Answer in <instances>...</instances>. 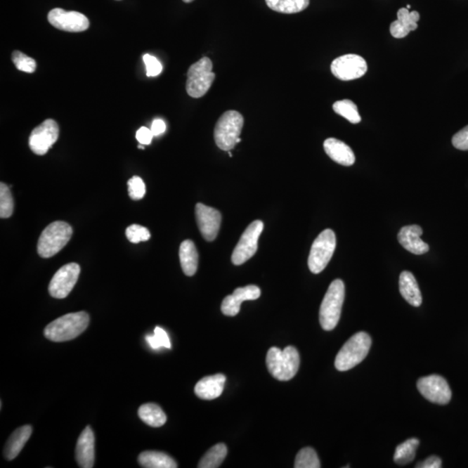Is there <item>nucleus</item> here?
Returning a JSON list of instances; mask_svg holds the SVG:
<instances>
[{
    "instance_id": "obj_1",
    "label": "nucleus",
    "mask_w": 468,
    "mask_h": 468,
    "mask_svg": "<svg viewBox=\"0 0 468 468\" xmlns=\"http://www.w3.org/2000/svg\"><path fill=\"white\" fill-rule=\"evenodd\" d=\"M90 324L87 312L69 313L55 319L44 329V337L56 343L73 340L80 336Z\"/></svg>"
},
{
    "instance_id": "obj_2",
    "label": "nucleus",
    "mask_w": 468,
    "mask_h": 468,
    "mask_svg": "<svg viewBox=\"0 0 468 468\" xmlns=\"http://www.w3.org/2000/svg\"><path fill=\"white\" fill-rule=\"evenodd\" d=\"M299 364V354L295 347L288 346L283 351L272 347L267 352V368L271 375L278 381L291 380L298 373Z\"/></svg>"
},
{
    "instance_id": "obj_3",
    "label": "nucleus",
    "mask_w": 468,
    "mask_h": 468,
    "mask_svg": "<svg viewBox=\"0 0 468 468\" xmlns=\"http://www.w3.org/2000/svg\"><path fill=\"white\" fill-rule=\"evenodd\" d=\"M345 296L344 282L336 280L330 285L319 311L322 328L330 332L336 328L341 317Z\"/></svg>"
},
{
    "instance_id": "obj_4",
    "label": "nucleus",
    "mask_w": 468,
    "mask_h": 468,
    "mask_svg": "<svg viewBox=\"0 0 468 468\" xmlns=\"http://www.w3.org/2000/svg\"><path fill=\"white\" fill-rule=\"evenodd\" d=\"M371 346V338L366 332H358L342 347L335 360L337 370L347 371L358 365L366 358Z\"/></svg>"
},
{
    "instance_id": "obj_5",
    "label": "nucleus",
    "mask_w": 468,
    "mask_h": 468,
    "mask_svg": "<svg viewBox=\"0 0 468 468\" xmlns=\"http://www.w3.org/2000/svg\"><path fill=\"white\" fill-rule=\"evenodd\" d=\"M73 230L68 223L55 221L41 233L38 242V252L40 257L48 259L56 254L68 244Z\"/></svg>"
},
{
    "instance_id": "obj_6",
    "label": "nucleus",
    "mask_w": 468,
    "mask_h": 468,
    "mask_svg": "<svg viewBox=\"0 0 468 468\" xmlns=\"http://www.w3.org/2000/svg\"><path fill=\"white\" fill-rule=\"evenodd\" d=\"M244 125L242 115L235 110L226 111L219 119L214 129L215 143L221 150L230 151L236 146Z\"/></svg>"
},
{
    "instance_id": "obj_7",
    "label": "nucleus",
    "mask_w": 468,
    "mask_h": 468,
    "mask_svg": "<svg viewBox=\"0 0 468 468\" xmlns=\"http://www.w3.org/2000/svg\"><path fill=\"white\" fill-rule=\"evenodd\" d=\"M214 79L213 63L208 58L200 59L188 70L186 84L188 94L193 98H202L209 91Z\"/></svg>"
},
{
    "instance_id": "obj_8",
    "label": "nucleus",
    "mask_w": 468,
    "mask_h": 468,
    "mask_svg": "<svg viewBox=\"0 0 468 468\" xmlns=\"http://www.w3.org/2000/svg\"><path fill=\"white\" fill-rule=\"evenodd\" d=\"M337 246L335 233L326 229L314 240L308 259V266L312 273L318 274L325 269L332 259Z\"/></svg>"
},
{
    "instance_id": "obj_9",
    "label": "nucleus",
    "mask_w": 468,
    "mask_h": 468,
    "mask_svg": "<svg viewBox=\"0 0 468 468\" xmlns=\"http://www.w3.org/2000/svg\"><path fill=\"white\" fill-rule=\"evenodd\" d=\"M263 229L264 223L261 221H255L247 226L233 252L232 262L234 265H242L254 257L258 250V241Z\"/></svg>"
},
{
    "instance_id": "obj_10",
    "label": "nucleus",
    "mask_w": 468,
    "mask_h": 468,
    "mask_svg": "<svg viewBox=\"0 0 468 468\" xmlns=\"http://www.w3.org/2000/svg\"><path fill=\"white\" fill-rule=\"evenodd\" d=\"M58 136L59 128L57 122L52 119H47L32 130L29 138L30 148L36 155H46L57 142Z\"/></svg>"
},
{
    "instance_id": "obj_11",
    "label": "nucleus",
    "mask_w": 468,
    "mask_h": 468,
    "mask_svg": "<svg viewBox=\"0 0 468 468\" xmlns=\"http://www.w3.org/2000/svg\"><path fill=\"white\" fill-rule=\"evenodd\" d=\"M81 273L79 265L70 263L55 273L49 285V292L55 299H65L77 284Z\"/></svg>"
},
{
    "instance_id": "obj_12",
    "label": "nucleus",
    "mask_w": 468,
    "mask_h": 468,
    "mask_svg": "<svg viewBox=\"0 0 468 468\" xmlns=\"http://www.w3.org/2000/svg\"><path fill=\"white\" fill-rule=\"evenodd\" d=\"M417 389L427 400L433 403L448 404L452 398V391L448 382L438 375L420 378Z\"/></svg>"
},
{
    "instance_id": "obj_13",
    "label": "nucleus",
    "mask_w": 468,
    "mask_h": 468,
    "mask_svg": "<svg viewBox=\"0 0 468 468\" xmlns=\"http://www.w3.org/2000/svg\"><path fill=\"white\" fill-rule=\"evenodd\" d=\"M330 70L338 79L351 81L365 75L368 65L362 57L356 54H348L337 58L332 62Z\"/></svg>"
},
{
    "instance_id": "obj_14",
    "label": "nucleus",
    "mask_w": 468,
    "mask_h": 468,
    "mask_svg": "<svg viewBox=\"0 0 468 468\" xmlns=\"http://www.w3.org/2000/svg\"><path fill=\"white\" fill-rule=\"evenodd\" d=\"M48 21L54 27L69 32H84L90 26V21L85 15L60 8L51 10L48 14Z\"/></svg>"
},
{
    "instance_id": "obj_15",
    "label": "nucleus",
    "mask_w": 468,
    "mask_h": 468,
    "mask_svg": "<svg viewBox=\"0 0 468 468\" xmlns=\"http://www.w3.org/2000/svg\"><path fill=\"white\" fill-rule=\"evenodd\" d=\"M195 215L197 224L204 239L207 241L216 239L221 224L220 211L198 203L195 207Z\"/></svg>"
},
{
    "instance_id": "obj_16",
    "label": "nucleus",
    "mask_w": 468,
    "mask_h": 468,
    "mask_svg": "<svg viewBox=\"0 0 468 468\" xmlns=\"http://www.w3.org/2000/svg\"><path fill=\"white\" fill-rule=\"evenodd\" d=\"M261 291L256 285H247L246 287L234 290L232 295L226 296L221 304L222 313L228 317H234L240 311L241 304L245 301L258 299Z\"/></svg>"
},
{
    "instance_id": "obj_17",
    "label": "nucleus",
    "mask_w": 468,
    "mask_h": 468,
    "mask_svg": "<svg viewBox=\"0 0 468 468\" xmlns=\"http://www.w3.org/2000/svg\"><path fill=\"white\" fill-rule=\"evenodd\" d=\"M76 460L82 468H92L95 463V436L90 426L86 427L78 438Z\"/></svg>"
},
{
    "instance_id": "obj_18",
    "label": "nucleus",
    "mask_w": 468,
    "mask_h": 468,
    "mask_svg": "<svg viewBox=\"0 0 468 468\" xmlns=\"http://www.w3.org/2000/svg\"><path fill=\"white\" fill-rule=\"evenodd\" d=\"M423 230L421 226L411 225L403 226L398 233V241L407 251L415 255L427 254L429 246L421 239Z\"/></svg>"
},
{
    "instance_id": "obj_19",
    "label": "nucleus",
    "mask_w": 468,
    "mask_h": 468,
    "mask_svg": "<svg viewBox=\"0 0 468 468\" xmlns=\"http://www.w3.org/2000/svg\"><path fill=\"white\" fill-rule=\"evenodd\" d=\"M226 381V378L222 374L204 377L195 385V395L202 400L216 399L221 396Z\"/></svg>"
},
{
    "instance_id": "obj_20",
    "label": "nucleus",
    "mask_w": 468,
    "mask_h": 468,
    "mask_svg": "<svg viewBox=\"0 0 468 468\" xmlns=\"http://www.w3.org/2000/svg\"><path fill=\"white\" fill-rule=\"evenodd\" d=\"M420 14L416 11L410 12L407 8H401L397 13V20L390 25V33L396 39H403L412 31L417 29Z\"/></svg>"
},
{
    "instance_id": "obj_21",
    "label": "nucleus",
    "mask_w": 468,
    "mask_h": 468,
    "mask_svg": "<svg viewBox=\"0 0 468 468\" xmlns=\"http://www.w3.org/2000/svg\"><path fill=\"white\" fill-rule=\"evenodd\" d=\"M325 153L338 164L350 167L354 164V152L346 143L336 138H329L324 143Z\"/></svg>"
},
{
    "instance_id": "obj_22",
    "label": "nucleus",
    "mask_w": 468,
    "mask_h": 468,
    "mask_svg": "<svg viewBox=\"0 0 468 468\" xmlns=\"http://www.w3.org/2000/svg\"><path fill=\"white\" fill-rule=\"evenodd\" d=\"M32 434V426L25 425L15 430L11 434L8 441H6L5 448H4V455H5L7 460H13L20 455Z\"/></svg>"
},
{
    "instance_id": "obj_23",
    "label": "nucleus",
    "mask_w": 468,
    "mask_h": 468,
    "mask_svg": "<svg viewBox=\"0 0 468 468\" xmlns=\"http://www.w3.org/2000/svg\"><path fill=\"white\" fill-rule=\"evenodd\" d=\"M399 287L401 294L411 306L419 307L422 304V296L417 281L413 274L404 271L400 275Z\"/></svg>"
},
{
    "instance_id": "obj_24",
    "label": "nucleus",
    "mask_w": 468,
    "mask_h": 468,
    "mask_svg": "<svg viewBox=\"0 0 468 468\" xmlns=\"http://www.w3.org/2000/svg\"><path fill=\"white\" fill-rule=\"evenodd\" d=\"M180 261L182 271L188 277L194 276L198 268L199 254L194 242L188 240L180 247Z\"/></svg>"
},
{
    "instance_id": "obj_25",
    "label": "nucleus",
    "mask_w": 468,
    "mask_h": 468,
    "mask_svg": "<svg viewBox=\"0 0 468 468\" xmlns=\"http://www.w3.org/2000/svg\"><path fill=\"white\" fill-rule=\"evenodd\" d=\"M140 466L144 468H176V460L162 452L145 451L138 457Z\"/></svg>"
},
{
    "instance_id": "obj_26",
    "label": "nucleus",
    "mask_w": 468,
    "mask_h": 468,
    "mask_svg": "<svg viewBox=\"0 0 468 468\" xmlns=\"http://www.w3.org/2000/svg\"><path fill=\"white\" fill-rule=\"evenodd\" d=\"M138 415L143 422L153 428H160L167 422L166 414L161 407L155 403L142 405L139 408Z\"/></svg>"
},
{
    "instance_id": "obj_27",
    "label": "nucleus",
    "mask_w": 468,
    "mask_h": 468,
    "mask_svg": "<svg viewBox=\"0 0 468 468\" xmlns=\"http://www.w3.org/2000/svg\"><path fill=\"white\" fill-rule=\"evenodd\" d=\"M266 3L275 12L293 14L306 10L310 5V0H266Z\"/></svg>"
},
{
    "instance_id": "obj_28",
    "label": "nucleus",
    "mask_w": 468,
    "mask_h": 468,
    "mask_svg": "<svg viewBox=\"0 0 468 468\" xmlns=\"http://www.w3.org/2000/svg\"><path fill=\"white\" fill-rule=\"evenodd\" d=\"M228 455V448L224 443H219L214 446L206 453L199 462L200 468H217L220 467L222 462Z\"/></svg>"
},
{
    "instance_id": "obj_29",
    "label": "nucleus",
    "mask_w": 468,
    "mask_h": 468,
    "mask_svg": "<svg viewBox=\"0 0 468 468\" xmlns=\"http://www.w3.org/2000/svg\"><path fill=\"white\" fill-rule=\"evenodd\" d=\"M419 444V440L412 438L397 446L395 455H394L395 462L398 465H406V464L413 462Z\"/></svg>"
},
{
    "instance_id": "obj_30",
    "label": "nucleus",
    "mask_w": 468,
    "mask_h": 468,
    "mask_svg": "<svg viewBox=\"0 0 468 468\" xmlns=\"http://www.w3.org/2000/svg\"><path fill=\"white\" fill-rule=\"evenodd\" d=\"M333 110L339 116L347 119L351 124H359L362 118L360 117L358 106L351 100H341L333 104Z\"/></svg>"
},
{
    "instance_id": "obj_31",
    "label": "nucleus",
    "mask_w": 468,
    "mask_h": 468,
    "mask_svg": "<svg viewBox=\"0 0 468 468\" xmlns=\"http://www.w3.org/2000/svg\"><path fill=\"white\" fill-rule=\"evenodd\" d=\"M296 468H319L321 467L317 453L311 448L301 449L295 460Z\"/></svg>"
},
{
    "instance_id": "obj_32",
    "label": "nucleus",
    "mask_w": 468,
    "mask_h": 468,
    "mask_svg": "<svg viewBox=\"0 0 468 468\" xmlns=\"http://www.w3.org/2000/svg\"><path fill=\"white\" fill-rule=\"evenodd\" d=\"M14 209V202L12 193L8 186L1 182L0 184V217L7 219L12 216Z\"/></svg>"
},
{
    "instance_id": "obj_33",
    "label": "nucleus",
    "mask_w": 468,
    "mask_h": 468,
    "mask_svg": "<svg viewBox=\"0 0 468 468\" xmlns=\"http://www.w3.org/2000/svg\"><path fill=\"white\" fill-rule=\"evenodd\" d=\"M13 64L20 72L26 73H33L37 68V64L34 59L28 57L27 55L20 51H15L12 55Z\"/></svg>"
},
{
    "instance_id": "obj_34",
    "label": "nucleus",
    "mask_w": 468,
    "mask_h": 468,
    "mask_svg": "<svg viewBox=\"0 0 468 468\" xmlns=\"http://www.w3.org/2000/svg\"><path fill=\"white\" fill-rule=\"evenodd\" d=\"M146 341L153 350H158V349L162 347L171 349V343L168 334H167L164 330L160 328V327H156L155 329L154 336H146Z\"/></svg>"
},
{
    "instance_id": "obj_35",
    "label": "nucleus",
    "mask_w": 468,
    "mask_h": 468,
    "mask_svg": "<svg viewBox=\"0 0 468 468\" xmlns=\"http://www.w3.org/2000/svg\"><path fill=\"white\" fill-rule=\"evenodd\" d=\"M126 237L130 242L137 244L150 240L151 234L144 226L135 224L126 229Z\"/></svg>"
},
{
    "instance_id": "obj_36",
    "label": "nucleus",
    "mask_w": 468,
    "mask_h": 468,
    "mask_svg": "<svg viewBox=\"0 0 468 468\" xmlns=\"http://www.w3.org/2000/svg\"><path fill=\"white\" fill-rule=\"evenodd\" d=\"M128 190L130 198L134 200L143 199L146 194V186L142 178L133 176L128 181Z\"/></svg>"
},
{
    "instance_id": "obj_37",
    "label": "nucleus",
    "mask_w": 468,
    "mask_h": 468,
    "mask_svg": "<svg viewBox=\"0 0 468 468\" xmlns=\"http://www.w3.org/2000/svg\"><path fill=\"white\" fill-rule=\"evenodd\" d=\"M143 61L145 65H146L148 77H156L160 75L162 72V65L161 63L158 61L157 58L153 57V56L150 54L144 55Z\"/></svg>"
},
{
    "instance_id": "obj_38",
    "label": "nucleus",
    "mask_w": 468,
    "mask_h": 468,
    "mask_svg": "<svg viewBox=\"0 0 468 468\" xmlns=\"http://www.w3.org/2000/svg\"><path fill=\"white\" fill-rule=\"evenodd\" d=\"M452 143L457 150H468V126L455 134Z\"/></svg>"
},
{
    "instance_id": "obj_39",
    "label": "nucleus",
    "mask_w": 468,
    "mask_h": 468,
    "mask_svg": "<svg viewBox=\"0 0 468 468\" xmlns=\"http://www.w3.org/2000/svg\"><path fill=\"white\" fill-rule=\"evenodd\" d=\"M154 135L151 129L146 127L140 128L136 132V139L141 144L150 145Z\"/></svg>"
},
{
    "instance_id": "obj_40",
    "label": "nucleus",
    "mask_w": 468,
    "mask_h": 468,
    "mask_svg": "<svg viewBox=\"0 0 468 468\" xmlns=\"http://www.w3.org/2000/svg\"><path fill=\"white\" fill-rule=\"evenodd\" d=\"M442 462L438 456H430L422 462H419L416 467L417 468H440Z\"/></svg>"
},
{
    "instance_id": "obj_41",
    "label": "nucleus",
    "mask_w": 468,
    "mask_h": 468,
    "mask_svg": "<svg viewBox=\"0 0 468 468\" xmlns=\"http://www.w3.org/2000/svg\"><path fill=\"white\" fill-rule=\"evenodd\" d=\"M166 130L165 122L161 120V119H156L153 122L151 126V131L153 133L154 136H158L164 133Z\"/></svg>"
},
{
    "instance_id": "obj_42",
    "label": "nucleus",
    "mask_w": 468,
    "mask_h": 468,
    "mask_svg": "<svg viewBox=\"0 0 468 468\" xmlns=\"http://www.w3.org/2000/svg\"><path fill=\"white\" fill-rule=\"evenodd\" d=\"M185 3H191L192 1H194V0H183Z\"/></svg>"
},
{
    "instance_id": "obj_43",
    "label": "nucleus",
    "mask_w": 468,
    "mask_h": 468,
    "mask_svg": "<svg viewBox=\"0 0 468 468\" xmlns=\"http://www.w3.org/2000/svg\"><path fill=\"white\" fill-rule=\"evenodd\" d=\"M138 148H141V150H144V146L143 144L139 145Z\"/></svg>"
},
{
    "instance_id": "obj_44",
    "label": "nucleus",
    "mask_w": 468,
    "mask_h": 468,
    "mask_svg": "<svg viewBox=\"0 0 468 468\" xmlns=\"http://www.w3.org/2000/svg\"><path fill=\"white\" fill-rule=\"evenodd\" d=\"M410 8H411V6L410 5H408L407 6V9H410Z\"/></svg>"
}]
</instances>
